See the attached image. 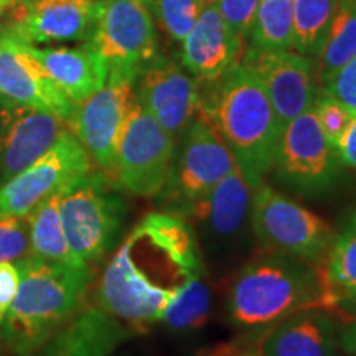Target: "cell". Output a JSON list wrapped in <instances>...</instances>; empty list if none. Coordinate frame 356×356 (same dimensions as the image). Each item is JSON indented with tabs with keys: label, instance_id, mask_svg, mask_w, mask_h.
I'll use <instances>...</instances> for the list:
<instances>
[{
	"label": "cell",
	"instance_id": "30bf717a",
	"mask_svg": "<svg viewBox=\"0 0 356 356\" xmlns=\"http://www.w3.org/2000/svg\"><path fill=\"white\" fill-rule=\"evenodd\" d=\"M173 155V137L136 99L118 145L115 175L121 185L139 197H157L170 175Z\"/></svg>",
	"mask_w": 356,
	"mask_h": 356
},
{
	"label": "cell",
	"instance_id": "83f0119b",
	"mask_svg": "<svg viewBox=\"0 0 356 356\" xmlns=\"http://www.w3.org/2000/svg\"><path fill=\"white\" fill-rule=\"evenodd\" d=\"M211 310V292L207 280L200 275L168 307L160 322L173 332H190L202 328L208 322Z\"/></svg>",
	"mask_w": 356,
	"mask_h": 356
},
{
	"label": "cell",
	"instance_id": "8fae6325",
	"mask_svg": "<svg viewBox=\"0 0 356 356\" xmlns=\"http://www.w3.org/2000/svg\"><path fill=\"white\" fill-rule=\"evenodd\" d=\"M91 172V157L68 129L33 165L0 186V216L26 218L40 203Z\"/></svg>",
	"mask_w": 356,
	"mask_h": 356
},
{
	"label": "cell",
	"instance_id": "ac0fdd59",
	"mask_svg": "<svg viewBox=\"0 0 356 356\" xmlns=\"http://www.w3.org/2000/svg\"><path fill=\"white\" fill-rule=\"evenodd\" d=\"M246 42L222 19L213 0L181 42V65L197 81H215L241 61Z\"/></svg>",
	"mask_w": 356,
	"mask_h": 356
},
{
	"label": "cell",
	"instance_id": "d4e9b609",
	"mask_svg": "<svg viewBox=\"0 0 356 356\" xmlns=\"http://www.w3.org/2000/svg\"><path fill=\"white\" fill-rule=\"evenodd\" d=\"M65 191H60V193H55L53 197L44 200L26 216L30 234V256L47 262H56V264L83 266L71 254L63 225H61L60 200Z\"/></svg>",
	"mask_w": 356,
	"mask_h": 356
},
{
	"label": "cell",
	"instance_id": "1f68e13d",
	"mask_svg": "<svg viewBox=\"0 0 356 356\" xmlns=\"http://www.w3.org/2000/svg\"><path fill=\"white\" fill-rule=\"evenodd\" d=\"M215 2L222 19L228 22L231 29L244 40L251 38L259 0H215Z\"/></svg>",
	"mask_w": 356,
	"mask_h": 356
},
{
	"label": "cell",
	"instance_id": "5b68a950",
	"mask_svg": "<svg viewBox=\"0 0 356 356\" xmlns=\"http://www.w3.org/2000/svg\"><path fill=\"white\" fill-rule=\"evenodd\" d=\"M60 215L71 254L89 266L101 261L119 239L126 203L108 173L89 172L61 195Z\"/></svg>",
	"mask_w": 356,
	"mask_h": 356
},
{
	"label": "cell",
	"instance_id": "74e56055",
	"mask_svg": "<svg viewBox=\"0 0 356 356\" xmlns=\"http://www.w3.org/2000/svg\"><path fill=\"white\" fill-rule=\"evenodd\" d=\"M264 337H256L251 343L244 346L243 350H239L234 356H264V353H262V341H264Z\"/></svg>",
	"mask_w": 356,
	"mask_h": 356
},
{
	"label": "cell",
	"instance_id": "3957f363",
	"mask_svg": "<svg viewBox=\"0 0 356 356\" xmlns=\"http://www.w3.org/2000/svg\"><path fill=\"white\" fill-rule=\"evenodd\" d=\"M15 262L20 284L0 322V335L24 356L42 348L76 315L92 273L89 266L56 264L30 254Z\"/></svg>",
	"mask_w": 356,
	"mask_h": 356
},
{
	"label": "cell",
	"instance_id": "8d00e7d4",
	"mask_svg": "<svg viewBox=\"0 0 356 356\" xmlns=\"http://www.w3.org/2000/svg\"><path fill=\"white\" fill-rule=\"evenodd\" d=\"M251 343L248 338H236L229 341H218L215 345L207 346V348L198 350L193 356H234L239 350Z\"/></svg>",
	"mask_w": 356,
	"mask_h": 356
},
{
	"label": "cell",
	"instance_id": "e575fe53",
	"mask_svg": "<svg viewBox=\"0 0 356 356\" xmlns=\"http://www.w3.org/2000/svg\"><path fill=\"white\" fill-rule=\"evenodd\" d=\"M20 284V270L15 261L0 262V322L10 309Z\"/></svg>",
	"mask_w": 356,
	"mask_h": 356
},
{
	"label": "cell",
	"instance_id": "4fadbf2b",
	"mask_svg": "<svg viewBox=\"0 0 356 356\" xmlns=\"http://www.w3.org/2000/svg\"><path fill=\"white\" fill-rule=\"evenodd\" d=\"M139 104L173 137L180 140L202 109L197 79L163 55H155L136 81Z\"/></svg>",
	"mask_w": 356,
	"mask_h": 356
},
{
	"label": "cell",
	"instance_id": "6da1fadb",
	"mask_svg": "<svg viewBox=\"0 0 356 356\" xmlns=\"http://www.w3.org/2000/svg\"><path fill=\"white\" fill-rule=\"evenodd\" d=\"M203 275L195 229L175 213H150L124 239L102 274L99 302L113 317L145 330Z\"/></svg>",
	"mask_w": 356,
	"mask_h": 356
},
{
	"label": "cell",
	"instance_id": "4dcf8cb0",
	"mask_svg": "<svg viewBox=\"0 0 356 356\" xmlns=\"http://www.w3.org/2000/svg\"><path fill=\"white\" fill-rule=\"evenodd\" d=\"M30 254L26 218L0 216V262L19 261Z\"/></svg>",
	"mask_w": 356,
	"mask_h": 356
},
{
	"label": "cell",
	"instance_id": "f546056e",
	"mask_svg": "<svg viewBox=\"0 0 356 356\" xmlns=\"http://www.w3.org/2000/svg\"><path fill=\"white\" fill-rule=\"evenodd\" d=\"M312 111H314L318 126L325 134V137H327V140L333 145V149H337L341 137L345 136V132L348 131L351 122H353L356 113H353L345 102L333 96L323 95V92H320L315 97Z\"/></svg>",
	"mask_w": 356,
	"mask_h": 356
},
{
	"label": "cell",
	"instance_id": "d6a6232c",
	"mask_svg": "<svg viewBox=\"0 0 356 356\" xmlns=\"http://www.w3.org/2000/svg\"><path fill=\"white\" fill-rule=\"evenodd\" d=\"M318 92L333 96L356 113V56L348 61L343 68L338 70Z\"/></svg>",
	"mask_w": 356,
	"mask_h": 356
},
{
	"label": "cell",
	"instance_id": "277c9868",
	"mask_svg": "<svg viewBox=\"0 0 356 356\" xmlns=\"http://www.w3.org/2000/svg\"><path fill=\"white\" fill-rule=\"evenodd\" d=\"M310 309H322L318 267L279 254L244 267L228 297L231 322L244 328L267 327Z\"/></svg>",
	"mask_w": 356,
	"mask_h": 356
},
{
	"label": "cell",
	"instance_id": "5bb4252c",
	"mask_svg": "<svg viewBox=\"0 0 356 356\" xmlns=\"http://www.w3.org/2000/svg\"><path fill=\"white\" fill-rule=\"evenodd\" d=\"M239 63L266 89L282 129L297 115L312 109L318 86L314 65L305 55L248 47Z\"/></svg>",
	"mask_w": 356,
	"mask_h": 356
},
{
	"label": "cell",
	"instance_id": "e0dca14e",
	"mask_svg": "<svg viewBox=\"0 0 356 356\" xmlns=\"http://www.w3.org/2000/svg\"><path fill=\"white\" fill-rule=\"evenodd\" d=\"M101 0H19L12 33L30 44L88 42Z\"/></svg>",
	"mask_w": 356,
	"mask_h": 356
},
{
	"label": "cell",
	"instance_id": "4316f807",
	"mask_svg": "<svg viewBox=\"0 0 356 356\" xmlns=\"http://www.w3.org/2000/svg\"><path fill=\"white\" fill-rule=\"evenodd\" d=\"M335 6L337 0H293V50L305 56L317 53Z\"/></svg>",
	"mask_w": 356,
	"mask_h": 356
},
{
	"label": "cell",
	"instance_id": "d590c367",
	"mask_svg": "<svg viewBox=\"0 0 356 356\" xmlns=\"http://www.w3.org/2000/svg\"><path fill=\"white\" fill-rule=\"evenodd\" d=\"M335 150L341 167H348L356 170V115Z\"/></svg>",
	"mask_w": 356,
	"mask_h": 356
},
{
	"label": "cell",
	"instance_id": "44dd1931",
	"mask_svg": "<svg viewBox=\"0 0 356 356\" xmlns=\"http://www.w3.org/2000/svg\"><path fill=\"white\" fill-rule=\"evenodd\" d=\"M30 50L42 63L53 83L74 104L88 99L108 81V65L89 47L88 42H84L81 47L73 48H37L35 44H30Z\"/></svg>",
	"mask_w": 356,
	"mask_h": 356
},
{
	"label": "cell",
	"instance_id": "60d3db41",
	"mask_svg": "<svg viewBox=\"0 0 356 356\" xmlns=\"http://www.w3.org/2000/svg\"><path fill=\"white\" fill-rule=\"evenodd\" d=\"M0 37H2V33H0Z\"/></svg>",
	"mask_w": 356,
	"mask_h": 356
},
{
	"label": "cell",
	"instance_id": "f1b7e54d",
	"mask_svg": "<svg viewBox=\"0 0 356 356\" xmlns=\"http://www.w3.org/2000/svg\"><path fill=\"white\" fill-rule=\"evenodd\" d=\"M210 2L213 0H144L155 26L177 43L184 42Z\"/></svg>",
	"mask_w": 356,
	"mask_h": 356
},
{
	"label": "cell",
	"instance_id": "484cf974",
	"mask_svg": "<svg viewBox=\"0 0 356 356\" xmlns=\"http://www.w3.org/2000/svg\"><path fill=\"white\" fill-rule=\"evenodd\" d=\"M249 40L251 47L262 50H291L293 0H259Z\"/></svg>",
	"mask_w": 356,
	"mask_h": 356
},
{
	"label": "cell",
	"instance_id": "9c48e42d",
	"mask_svg": "<svg viewBox=\"0 0 356 356\" xmlns=\"http://www.w3.org/2000/svg\"><path fill=\"white\" fill-rule=\"evenodd\" d=\"M337 150L309 109L284 126L275 150L274 175L279 184L305 197L330 190L340 175Z\"/></svg>",
	"mask_w": 356,
	"mask_h": 356
},
{
	"label": "cell",
	"instance_id": "cb8c5ba5",
	"mask_svg": "<svg viewBox=\"0 0 356 356\" xmlns=\"http://www.w3.org/2000/svg\"><path fill=\"white\" fill-rule=\"evenodd\" d=\"M356 56V0H337L332 20L314 55L315 81L318 91L338 70Z\"/></svg>",
	"mask_w": 356,
	"mask_h": 356
},
{
	"label": "cell",
	"instance_id": "603a6c76",
	"mask_svg": "<svg viewBox=\"0 0 356 356\" xmlns=\"http://www.w3.org/2000/svg\"><path fill=\"white\" fill-rule=\"evenodd\" d=\"M318 270L322 310L333 314L340 305L356 299V211L335 234Z\"/></svg>",
	"mask_w": 356,
	"mask_h": 356
},
{
	"label": "cell",
	"instance_id": "52a82bcc",
	"mask_svg": "<svg viewBox=\"0 0 356 356\" xmlns=\"http://www.w3.org/2000/svg\"><path fill=\"white\" fill-rule=\"evenodd\" d=\"M251 228L270 254L322 264L335 231L323 218L261 184L252 191Z\"/></svg>",
	"mask_w": 356,
	"mask_h": 356
},
{
	"label": "cell",
	"instance_id": "f35d334b",
	"mask_svg": "<svg viewBox=\"0 0 356 356\" xmlns=\"http://www.w3.org/2000/svg\"><path fill=\"white\" fill-rule=\"evenodd\" d=\"M24 356H61V355L56 353V351L53 350L50 345L44 343L42 348H38L37 351H33V353H29V355H24Z\"/></svg>",
	"mask_w": 356,
	"mask_h": 356
},
{
	"label": "cell",
	"instance_id": "7402d4cb",
	"mask_svg": "<svg viewBox=\"0 0 356 356\" xmlns=\"http://www.w3.org/2000/svg\"><path fill=\"white\" fill-rule=\"evenodd\" d=\"M134 330L104 309H89L47 341L61 356H111Z\"/></svg>",
	"mask_w": 356,
	"mask_h": 356
},
{
	"label": "cell",
	"instance_id": "ba28073f",
	"mask_svg": "<svg viewBox=\"0 0 356 356\" xmlns=\"http://www.w3.org/2000/svg\"><path fill=\"white\" fill-rule=\"evenodd\" d=\"M88 43L108 65L109 74L136 79L159 53L157 26L144 0H101Z\"/></svg>",
	"mask_w": 356,
	"mask_h": 356
},
{
	"label": "cell",
	"instance_id": "8992f818",
	"mask_svg": "<svg viewBox=\"0 0 356 356\" xmlns=\"http://www.w3.org/2000/svg\"><path fill=\"white\" fill-rule=\"evenodd\" d=\"M236 165L229 147L203 109L191 121L175 149L162 195L168 213L186 216Z\"/></svg>",
	"mask_w": 356,
	"mask_h": 356
},
{
	"label": "cell",
	"instance_id": "836d02e7",
	"mask_svg": "<svg viewBox=\"0 0 356 356\" xmlns=\"http://www.w3.org/2000/svg\"><path fill=\"white\" fill-rule=\"evenodd\" d=\"M332 315L338 322V346L356 356V299L340 305Z\"/></svg>",
	"mask_w": 356,
	"mask_h": 356
},
{
	"label": "cell",
	"instance_id": "2e32d148",
	"mask_svg": "<svg viewBox=\"0 0 356 356\" xmlns=\"http://www.w3.org/2000/svg\"><path fill=\"white\" fill-rule=\"evenodd\" d=\"M0 97L70 121L74 102L48 76L30 44L12 32L0 37Z\"/></svg>",
	"mask_w": 356,
	"mask_h": 356
},
{
	"label": "cell",
	"instance_id": "ffe728a7",
	"mask_svg": "<svg viewBox=\"0 0 356 356\" xmlns=\"http://www.w3.org/2000/svg\"><path fill=\"white\" fill-rule=\"evenodd\" d=\"M338 322L322 309L302 310L280 320L262 341L264 356H335Z\"/></svg>",
	"mask_w": 356,
	"mask_h": 356
},
{
	"label": "cell",
	"instance_id": "d6986e66",
	"mask_svg": "<svg viewBox=\"0 0 356 356\" xmlns=\"http://www.w3.org/2000/svg\"><path fill=\"white\" fill-rule=\"evenodd\" d=\"M251 186L234 165L207 197L190 208L185 218H195L216 241H231L243 233L248 222L251 225Z\"/></svg>",
	"mask_w": 356,
	"mask_h": 356
},
{
	"label": "cell",
	"instance_id": "7c38bea8",
	"mask_svg": "<svg viewBox=\"0 0 356 356\" xmlns=\"http://www.w3.org/2000/svg\"><path fill=\"white\" fill-rule=\"evenodd\" d=\"M136 81V78L109 74L99 91L74 106L68 121L91 162L108 175H115L119 139L129 111L137 99Z\"/></svg>",
	"mask_w": 356,
	"mask_h": 356
},
{
	"label": "cell",
	"instance_id": "9a60e30c",
	"mask_svg": "<svg viewBox=\"0 0 356 356\" xmlns=\"http://www.w3.org/2000/svg\"><path fill=\"white\" fill-rule=\"evenodd\" d=\"M65 131L56 114L0 97V186L42 159Z\"/></svg>",
	"mask_w": 356,
	"mask_h": 356
},
{
	"label": "cell",
	"instance_id": "ab89813d",
	"mask_svg": "<svg viewBox=\"0 0 356 356\" xmlns=\"http://www.w3.org/2000/svg\"><path fill=\"white\" fill-rule=\"evenodd\" d=\"M13 2H15V0H0V12L6 10L7 7H10Z\"/></svg>",
	"mask_w": 356,
	"mask_h": 356
},
{
	"label": "cell",
	"instance_id": "7a4b0ae2",
	"mask_svg": "<svg viewBox=\"0 0 356 356\" xmlns=\"http://www.w3.org/2000/svg\"><path fill=\"white\" fill-rule=\"evenodd\" d=\"M208 96L202 95V109L211 119L229 147L236 165L254 191L273 172L280 139L277 114L266 89L241 63L225 71Z\"/></svg>",
	"mask_w": 356,
	"mask_h": 356
}]
</instances>
